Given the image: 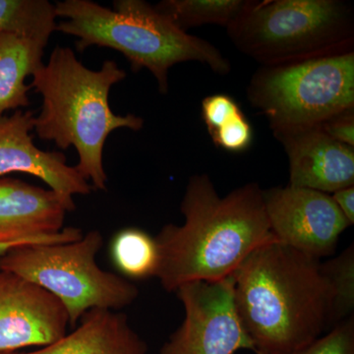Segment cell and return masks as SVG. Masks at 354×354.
<instances>
[{
  "instance_id": "1",
  "label": "cell",
  "mask_w": 354,
  "mask_h": 354,
  "mask_svg": "<svg viewBox=\"0 0 354 354\" xmlns=\"http://www.w3.org/2000/svg\"><path fill=\"white\" fill-rule=\"evenodd\" d=\"M180 211L183 225H165L155 237L160 258L155 278L169 292L230 278L256 249L279 242L257 183L221 197L209 176L196 174L188 181Z\"/></svg>"
},
{
  "instance_id": "2",
  "label": "cell",
  "mask_w": 354,
  "mask_h": 354,
  "mask_svg": "<svg viewBox=\"0 0 354 354\" xmlns=\"http://www.w3.org/2000/svg\"><path fill=\"white\" fill-rule=\"evenodd\" d=\"M237 315L255 354H290L330 328L321 262L279 242L253 251L232 274Z\"/></svg>"
},
{
  "instance_id": "3",
  "label": "cell",
  "mask_w": 354,
  "mask_h": 354,
  "mask_svg": "<svg viewBox=\"0 0 354 354\" xmlns=\"http://www.w3.org/2000/svg\"><path fill=\"white\" fill-rule=\"evenodd\" d=\"M127 76L111 59L99 70L88 68L71 48L64 46H55L48 62L32 75L30 87L41 97L34 131L62 150L74 147L76 171L97 190H106L104 149L109 134L120 128L140 131L144 127L143 118L132 113L120 115L109 106L111 88Z\"/></svg>"
},
{
  "instance_id": "4",
  "label": "cell",
  "mask_w": 354,
  "mask_h": 354,
  "mask_svg": "<svg viewBox=\"0 0 354 354\" xmlns=\"http://www.w3.org/2000/svg\"><path fill=\"white\" fill-rule=\"evenodd\" d=\"M55 10L62 19L55 31L75 37L79 53L99 46L122 53L133 71L153 74L160 94L169 92V70L176 64L197 62L220 75L232 70L215 46L179 29L144 0H115L113 9L91 0H64Z\"/></svg>"
},
{
  "instance_id": "5",
  "label": "cell",
  "mask_w": 354,
  "mask_h": 354,
  "mask_svg": "<svg viewBox=\"0 0 354 354\" xmlns=\"http://www.w3.org/2000/svg\"><path fill=\"white\" fill-rule=\"evenodd\" d=\"M227 30L262 66L353 51V12L339 0H248Z\"/></svg>"
},
{
  "instance_id": "6",
  "label": "cell",
  "mask_w": 354,
  "mask_h": 354,
  "mask_svg": "<svg viewBox=\"0 0 354 354\" xmlns=\"http://www.w3.org/2000/svg\"><path fill=\"white\" fill-rule=\"evenodd\" d=\"M102 246L99 230L75 241L14 246L0 254V271L18 274L55 295L75 327L90 310L118 311L139 297L131 281L99 267L95 257Z\"/></svg>"
},
{
  "instance_id": "7",
  "label": "cell",
  "mask_w": 354,
  "mask_h": 354,
  "mask_svg": "<svg viewBox=\"0 0 354 354\" xmlns=\"http://www.w3.org/2000/svg\"><path fill=\"white\" fill-rule=\"evenodd\" d=\"M247 100L272 132L320 127L354 109V51L262 66L251 78Z\"/></svg>"
},
{
  "instance_id": "8",
  "label": "cell",
  "mask_w": 354,
  "mask_h": 354,
  "mask_svg": "<svg viewBox=\"0 0 354 354\" xmlns=\"http://www.w3.org/2000/svg\"><path fill=\"white\" fill-rule=\"evenodd\" d=\"M176 292L183 306V321L160 354L254 353L253 342L235 309L232 277L186 283Z\"/></svg>"
},
{
  "instance_id": "9",
  "label": "cell",
  "mask_w": 354,
  "mask_h": 354,
  "mask_svg": "<svg viewBox=\"0 0 354 354\" xmlns=\"http://www.w3.org/2000/svg\"><path fill=\"white\" fill-rule=\"evenodd\" d=\"M266 215L279 243L320 260L335 253L351 227L330 194L288 185L263 190Z\"/></svg>"
},
{
  "instance_id": "10",
  "label": "cell",
  "mask_w": 354,
  "mask_h": 354,
  "mask_svg": "<svg viewBox=\"0 0 354 354\" xmlns=\"http://www.w3.org/2000/svg\"><path fill=\"white\" fill-rule=\"evenodd\" d=\"M69 316L55 295L10 272L0 271V353L48 346L66 335Z\"/></svg>"
},
{
  "instance_id": "11",
  "label": "cell",
  "mask_w": 354,
  "mask_h": 354,
  "mask_svg": "<svg viewBox=\"0 0 354 354\" xmlns=\"http://www.w3.org/2000/svg\"><path fill=\"white\" fill-rule=\"evenodd\" d=\"M66 207L53 190L0 177V254L24 244L78 241L82 230L64 227Z\"/></svg>"
},
{
  "instance_id": "12",
  "label": "cell",
  "mask_w": 354,
  "mask_h": 354,
  "mask_svg": "<svg viewBox=\"0 0 354 354\" xmlns=\"http://www.w3.org/2000/svg\"><path fill=\"white\" fill-rule=\"evenodd\" d=\"M34 121V113L23 109L0 116V177L14 172L37 177L59 196L67 212L74 211V196L91 194L93 187L75 167L67 165L64 153L35 145Z\"/></svg>"
},
{
  "instance_id": "13",
  "label": "cell",
  "mask_w": 354,
  "mask_h": 354,
  "mask_svg": "<svg viewBox=\"0 0 354 354\" xmlns=\"http://www.w3.org/2000/svg\"><path fill=\"white\" fill-rule=\"evenodd\" d=\"M290 162V185L333 194L354 186V150L320 127L277 131Z\"/></svg>"
},
{
  "instance_id": "14",
  "label": "cell",
  "mask_w": 354,
  "mask_h": 354,
  "mask_svg": "<svg viewBox=\"0 0 354 354\" xmlns=\"http://www.w3.org/2000/svg\"><path fill=\"white\" fill-rule=\"evenodd\" d=\"M71 334L32 353L0 354H147L148 346L127 315L114 310L86 312Z\"/></svg>"
},
{
  "instance_id": "15",
  "label": "cell",
  "mask_w": 354,
  "mask_h": 354,
  "mask_svg": "<svg viewBox=\"0 0 354 354\" xmlns=\"http://www.w3.org/2000/svg\"><path fill=\"white\" fill-rule=\"evenodd\" d=\"M48 41L12 32H0V116L30 106L26 79L43 64Z\"/></svg>"
},
{
  "instance_id": "16",
  "label": "cell",
  "mask_w": 354,
  "mask_h": 354,
  "mask_svg": "<svg viewBox=\"0 0 354 354\" xmlns=\"http://www.w3.org/2000/svg\"><path fill=\"white\" fill-rule=\"evenodd\" d=\"M109 252L116 269L127 279L140 281L157 274L160 259L157 242L140 228L120 230L111 242Z\"/></svg>"
},
{
  "instance_id": "17",
  "label": "cell",
  "mask_w": 354,
  "mask_h": 354,
  "mask_svg": "<svg viewBox=\"0 0 354 354\" xmlns=\"http://www.w3.org/2000/svg\"><path fill=\"white\" fill-rule=\"evenodd\" d=\"M247 0H164L156 9L183 31L207 24L230 27L237 19Z\"/></svg>"
},
{
  "instance_id": "18",
  "label": "cell",
  "mask_w": 354,
  "mask_h": 354,
  "mask_svg": "<svg viewBox=\"0 0 354 354\" xmlns=\"http://www.w3.org/2000/svg\"><path fill=\"white\" fill-rule=\"evenodd\" d=\"M55 4L48 0H0V32L50 41L57 28Z\"/></svg>"
},
{
  "instance_id": "19",
  "label": "cell",
  "mask_w": 354,
  "mask_h": 354,
  "mask_svg": "<svg viewBox=\"0 0 354 354\" xmlns=\"http://www.w3.org/2000/svg\"><path fill=\"white\" fill-rule=\"evenodd\" d=\"M321 271L330 295V328L353 316L354 245L321 263Z\"/></svg>"
},
{
  "instance_id": "20",
  "label": "cell",
  "mask_w": 354,
  "mask_h": 354,
  "mask_svg": "<svg viewBox=\"0 0 354 354\" xmlns=\"http://www.w3.org/2000/svg\"><path fill=\"white\" fill-rule=\"evenodd\" d=\"M290 354H354V316Z\"/></svg>"
},
{
  "instance_id": "21",
  "label": "cell",
  "mask_w": 354,
  "mask_h": 354,
  "mask_svg": "<svg viewBox=\"0 0 354 354\" xmlns=\"http://www.w3.org/2000/svg\"><path fill=\"white\" fill-rule=\"evenodd\" d=\"M209 135L216 147L232 153L247 150L253 140L252 127L243 113L237 114Z\"/></svg>"
},
{
  "instance_id": "22",
  "label": "cell",
  "mask_w": 354,
  "mask_h": 354,
  "mask_svg": "<svg viewBox=\"0 0 354 354\" xmlns=\"http://www.w3.org/2000/svg\"><path fill=\"white\" fill-rule=\"evenodd\" d=\"M242 113L234 97L227 95H209L202 102V118L209 134Z\"/></svg>"
},
{
  "instance_id": "23",
  "label": "cell",
  "mask_w": 354,
  "mask_h": 354,
  "mask_svg": "<svg viewBox=\"0 0 354 354\" xmlns=\"http://www.w3.org/2000/svg\"><path fill=\"white\" fill-rule=\"evenodd\" d=\"M320 127L330 138L354 148V109L330 118Z\"/></svg>"
},
{
  "instance_id": "24",
  "label": "cell",
  "mask_w": 354,
  "mask_h": 354,
  "mask_svg": "<svg viewBox=\"0 0 354 354\" xmlns=\"http://www.w3.org/2000/svg\"><path fill=\"white\" fill-rule=\"evenodd\" d=\"M337 208L349 225H354V186L342 188L330 194Z\"/></svg>"
}]
</instances>
